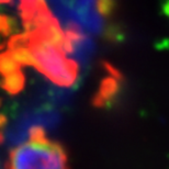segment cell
<instances>
[{
    "label": "cell",
    "mask_w": 169,
    "mask_h": 169,
    "mask_svg": "<svg viewBox=\"0 0 169 169\" xmlns=\"http://www.w3.org/2000/svg\"><path fill=\"white\" fill-rule=\"evenodd\" d=\"M29 34V47L36 61L35 68L58 86H73L78 76V65L76 61L67 58L61 48L51 44L40 30H35Z\"/></svg>",
    "instance_id": "6da1fadb"
},
{
    "label": "cell",
    "mask_w": 169,
    "mask_h": 169,
    "mask_svg": "<svg viewBox=\"0 0 169 169\" xmlns=\"http://www.w3.org/2000/svg\"><path fill=\"white\" fill-rule=\"evenodd\" d=\"M7 169H68L67 156L57 143L30 141L10 153Z\"/></svg>",
    "instance_id": "7a4b0ae2"
},
{
    "label": "cell",
    "mask_w": 169,
    "mask_h": 169,
    "mask_svg": "<svg viewBox=\"0 0 169 169\" xmlns=\"http://www.w3.org/2000/svg\"><path fill=\"white\" fill-rule=\"evenodd\" d=\"M118 81L116 78L114 77H110V78H105L101 82V87L98 92V95L95 98V104L97 107H102L108 100H110L112 97L115 95V92L118 91Z\"/></svg>",
    "instance_id": "3957f363"
},
{
    "label": "cell",
    "mask_w": 169,
    "mask_h": 169,
    "mask_svg": "<svg viewBox=\"0 0 169 169\" xmlns=\"http://www.w3.org/2000/svg\"><path fill=\"white\" fill-rule=\"evenodd\" d=\"M24 84H25V77L20 70L18 73L4 78V80L0 82V86L10 95H17L24 88Z\"/></svg>",
    "instance_id": "277c9868"
},
{
    "label": "cell",
    "mask_w": 169,
    "mask_h": 169,
    "mask_svg": "<svg viewBox=\"0 0 169 169\" xmlns=\"http://www.w3.org/2000/svg\"><path fill=\"white\" fill-rule=\"evenodd\" d=\"M20 70H21V66L15 61L9 51L0 54V75H2L6 78Z\"/></svg>",
    "instance_id": "5b68a950"
},
{
    "label": "cell",
    "mask_w": 169,
    "mask_h": 169,
    "mask_svg": "<svg viewBox=\"0 0 169 169\" xmlns=\"http://www.w3.org/2000/svg\"><path fill=\"white\" fill-rule=\"evenodd\" d=\"M11 53L12 57L14 58L15 61L21 65H27V66H36V61L32 51L30 50V47H21V48H17L14 51H9Z\"/></svg>",
    "instance_id": "8992f818"
},
{
    "label": "cell",
    "mask_w": 169,
    "mask_h": 169,
    "mask_svg": "<svg viewBox=\"0 0 169 169\" xmlns=\"http://www.w3.org/2000/svg\"><path fill=\"white\" fill-rule=\"evenodd\" d=\"M96 7L97 10L99 12L100 14L107 17L113 11V7H114V4L112 1H108V0H102V1H98L96 2Z\"/></svg>",
    "instance_id": "52a82bcc"
},
{
    "label": "cell",
    "mask_w": 169,
    "mask_h": 169,
    "mask_svg": "<svg viewBox=\"0 0 169 169\" xmlns=\"http://www.w3.org/2000/svg\"><path fill=\"white\" fill-rule=\"evenodd\" d=\"M10 31V24L7 17L0 14V32H2L4 35H7Z\"/></svg>",
    "instance_id": "ba28073f"
},
{
    "label": "cell",
    "mask_w": 169,
    "mask_h": 169,
    "mask_svg": "<svg viewBox=\"0 0 169 169\" xmlns=\"http://www.w3.org/2000/svg\"><path fill=\"white\" fill-rule=\"evenodd\" d=\"M6 123H7V118L4 114H0V129L4 126Z\"/></svg>",
    "instance_id": "9c48e42d"
},
{
    "label": "cell",
    "mask_w": 169,
    "mask_h": 169,
    "mask_svg": "<svg viewBox=\"0 0 169 169\" xmlns=\"http://www.w3.org/2000/svg\"><path fill=\"white\" fill-rule=\"evenodd\" d=\"M4 142V135H2V133L0 132V144Z\"/></svg>",
    "instance_id": "30bf717a"
},
{
    "label": "cell",
    "mask_w": 169,
    "mask_h": 169,
    "mask_svg": "<svg viewBox=\"0 0 169 169\" xmlns=\"http://www.w3.org/2000/svg\"><path fill=\"white\" fill-rule=\"evenodd\" d=\"M0 104H1V100H0Z\"/></svg>",
    "instance_id": "8fae6325"
}]
</instances>
